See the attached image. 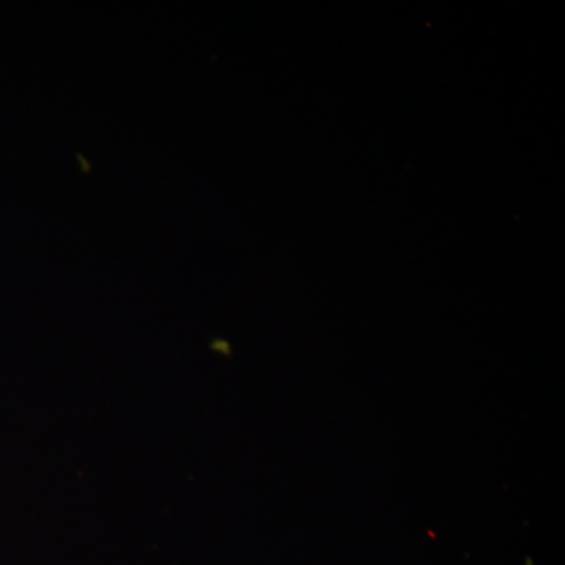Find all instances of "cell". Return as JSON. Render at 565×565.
Here are the masks:
<instances>
[]
</instances>
